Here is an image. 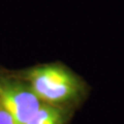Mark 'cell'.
I'll list each match as a JSON object with an SVG mask.
<instances>
[{"label":"cell","mask_w":124,"mask_h":124,"mask_svg":"<svg viewBox=\"0 0 124 124\" xmlns=\"http://www.w3.org/2000/svg\"><path fill=\"white\" fill-rule=\"evenodd\" d=\"M19 76L44 104L65 107L77 101L84 93L79 77L57 63L32 67Z\"/></svg>","instance_id":"obj_1"},{"label":"cell","mask_w":124,"mask_h":124,"mask_svg":"<svg viewBox=\"0 0 124 124\" xmlns=\"http://www.w3.org/2000/svg\"><path fill=\"white\" fill-rule=\"evenodd\" d=\"M0 104L11 114L16 124H25L42 102L20 76L0 74Z\"/></svg>","instance_id":"obj_2"},{"label":"cell","mask_w":124,"mask_h":124,"mask_svg":"<svg viewBox=\"0 0 124 124\" xmlns=\"http://www.w3.org/2000/svg\"><path fill=\"white\" fill-rule=\"evenodd\" d=\"M65 107L42 103L40 108L25 124H65L67 121Z\"/></svg>","instance_id":"obj_3"},{"label":"cell","mask_w":124,"mask_h":124,"mask_svg":"<svg viewBox=\"0 0 124 124\" xmlns=\"http://www.w3.org/2000/svg\"><path fill=\"white\" fill-rule=\"evenodd\" d=\"M0 124H16L11 114L0 104Z\"/></svg>","instance_id":"obj_4"}]
</instances>
